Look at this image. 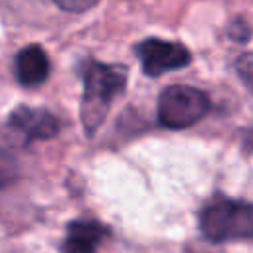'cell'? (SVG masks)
<instances>
[{
  "mask_svg": "<svg viewBox=\"0 0 253 253\" xmlns=\"http://www.w3.org/2000/svg\"><path fill=\"white\" fill-rule=\"evenodd\" d=\"M83 75V99L81 121L91 134L103 123L111 103L123 93L126 85V69L123 65H107L101 61H85Z\"/></svg>",
  "mask_w": 253,
  "mask_h": 253,
  "instance_id": "obj_1",
  "label": "cell"
},
{
  "mask_svg": "<svg viewBox=\"0 0 253 253\" xmlns=\"http://www.w3.org/2000/svg\"><path fill=\"white\" fill-rule=\"evenodd\" d=\"M136 55L146 75L156 77L166 71L186 67L190 63V51L176 42H166L160 38H148L136 45Z\"/></svg>",
  "mask_w": 253,
  "mask_h": 253,
  "instance_id": "obj_4",
  "label": "cell"
},
{
  "mask_svg": "<svg viewBox=\"0 0 253 253\" xmlns=\"http://www.w3.org/2000/svg\"><path fill=\"white\" fill-rule=\"evenodd\" d=\"M237 73L243 79V83L247 85V89L253 93V51L243 53L237 59Z\"/></svg>",
  "mask_w": 253,
  "mask_h": 253,
  "instance_id": "obj_8",
  "label": "cell"
},
{
  "mask_svg": "<svg viewBox=\"0 0 253 253\" xmlns=\"http://www.w3.org/2000/svg\"><path fill=\"white\" fill-rule=\"evenodd\" d=\"M8 126L22 134L24 142L32 140H47L57 134L59 121L53 113L45 109H34V107H18L12 111L8 119Z\"/></svg>",
  "mask_w": 253,
  "mask_h": 253,
  "instance_id": "obj_5",
  "label": "cell"
},
{
  "mask_svg": "<svg viewBox=\"0 0 253 253\" xmlns=\"http://www.w3.org/2000/svg\"><path fill=\"white\" fill-rule=\"evenodd\" d=\"M210 99L204 91L188 85H170L158 97V123L172 130H182L206 117Z\"/></svg>",
  "mask_w": 253,
  "mask_h": 253,
  "instance_id": "obj_3",
  "label": "cell"
},
{
  "mask_svg": "<svg viewBox=\"0 0 253 253\" xmlns=\"http://www.w3.org/2000/svg\"><path fill=\"white\" fill-rule=\"evenodd\" d=\"M200 229L204 237L213 243L253 239V204L231 198H215L202 210Z\"/></svg>",
  "mask_w": 253,
  "mask_h": 253,
  "instance_id": "obj_2",
  "label": "cell"
},
{
  "mask_svg": "<svg viewBox=\"0 0 253 253\" xmlns=\"http://www.w3.org/2000/svg\"><path fill=\"white\" fill-rule=\"evenodd\" d=\"M61 10H65V12H75V14H79V12H87V10H91L99 0H53Z\"/></svg>",
  "mask_w": 253,
  "mask_h": 253,
  "instance_id": "obj_9",
  "label": "cell"
},
{
  "mask_svg": "<svg viewBox=\"0 0 253 253\" xmlns=\"http://www.w3.org/2000/svg\"><path fill=\"white\" fill-rule=\"evenodd\" d=\"M107 227L93 219H75L67 225L63 253H97V247L107 237Z\"/></svg>",
  "mask_w": 253,
  "mask_h": 253,
  "instance_id": "obj_6",
  "label": "cell"
},
{
  "mask_svg": "<svg viewBox=\"0 0 253 253\" xmlns=\"http://www.w3.org/2000/svg\"><path fill=\"white\" fill-rule=\"evenodd\" d=\"M16 79L24 87H38L49 77V59L40 45H28L14 59Z\"/></svg>",
  "mask_w": 253,
  "mask_h": 253,
  "instance_id": "obj_7",
  "label": "cell"
}]
</instances>
